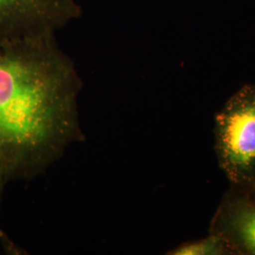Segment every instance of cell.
I'll return each instance as SVG.
<instances>
[{"instance_id":"1","label":"cell","mask_w":255,"mask_h":255,"mask_svg":"<svg viewBox=\"0 0 255 255\" xmlns=\"http://www.w3.org/2000/svg\"><path fill=\"white\" fill-rule=\"evenodd\" d=\"M82 88L56 34L0 46V168L6 176L42 175L82 142Z\"/></svg>"},{"instance_id":"2","label":"cell","mask_w":255,"mask_h":255,"mask_svg":"<svg viewBox=\"0 0 255 255\" xmlns=\"http://www.w3.org/2000/svg\"><path fill=\"white\" fill-rule=\"evenodd\" d=\"M215 151L230 184L255 180V83L236 92L215 116Z\"/></svg>"},{"instance_id":"3","label":"cell","mask_w":255,"mask_h":255,"mask_svg":"<svg viewBox=\"0 0 255 255\" xmlns=\"http://www.w3.org/2000/svg\"><path fill=\"white\" fill-rule=\"evenodd\" d=\"M81 16L78 0H0V46L57 34Z\"/></svg>"},{"instance_id":"4","label":"cell","mask_w":255,"mask_h":255,"mask_svg":"<svg viewBox=\"0 0 255 255\" xmlns=\"http://www.w3.org/2000/svg\"><path fill=\"white\" fill-rule=\"evenodd\" d=\"M209 233L219 236L232 255H255V196L244 186L231 184L219 203Z\"/></svg>"},{"instance_id":"5","label":"cell","mask_w":255,"mask_h":255,"mask_svg":"<svg viewBox=\"0 0 255 255\" xmlns=\"http://www.w3.org/2000/svg\"><path fill=\"white\" fill-rule=\"evenodd\" d=\"M166 255H232V253L219 236L209 233L207 237L182 243L169 251Z\"/></svg>"},{"instance_id":"6","label":"cell","mask_w":255,"mask_h":255,"mask_svg":"<svg viewBox=\"0 0 255 255\" xmlns=\"http://www.w3.org/2000/svg\"><path fill=\"white\" fill-rule=\"evenodd\" d=\"M244 187H246L248 188L250 191L252 192L254 195L255 196V180L254 182H252L250 185H248V186H244Z\"/></svg>"},{"instance_id":"7","label":"cell","mask_w":255,"mask_h":255,"mask_svg":"<svg viewBox=\"0 0 255 255\" xmlns=\"http://www.w3.org/2000/svg\"><path fill=\"white\" fill-rule=\"evenodd\" d=\"M6 177H7L6 174L4 173V171L0 168V190H1V186H2L3 181H4V179H5Z\"/></svg>"}]
</instances>
